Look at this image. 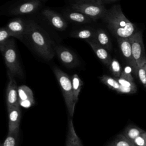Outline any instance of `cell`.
I'll list each match as a JSON object with an SVG mask.
<instances>
[{
	"label": "cell",
	"instance_id": "cell-1",
	"mask_svg": "<svg viewBox=\"0 0 146 146\" xmlns=\"http://www.w3.org/2000/svg\"><path fill=\"white\" fill-rule=\"evenodd\" d=\"M101 20L116 39L129 38L136 31L135 25L124 15L119 4L107 9Z\"/></svg>",
	"mask_w": 146,
	"mask_h": 146
},
{
	"label": "cell",
	"instance_id": "cell-2",
	"mask_svg": "<svg viewBox=\"0 0 146 146\" xmlns=\"http://www.w3.org/2000/svg\"><path fill=\"white\" fill-rule=\"evenodd\" d=\"M24 38L43 59L49 60L54 57V51L51 40L45 31L34 22L29 21L26 23Z\"/></svg>",
	"mask_w": 146,
	"mask_h": 146
},
{
	"label": "cell",
	"instance_id": "cell-3",
	"mask_svg": "<svg viewBox=\"0 0 146 146\" xmlns=\"http://www.w3.org/2000/svg\"><path fill=\"white\" fill-rule=\"evenodd\" d=\"M53 71L61 88L69 116L72 117L75 104L74 102L71 78L58 67H54Z\"/></svg>",
	"mask_w": 146,
	"mask_h": 146
},
{
	"label": "cell",
	"instance_id": "cell-4",
	"mask_svg": "<svg viewBox=\"0 0 146 146\" xmlns=\"http://www.w3.org/2000/svg\"><path fill=\"white\" fill-rule=\"evenodd\" d=\"M8 72L14 76H23V71L21 68L17 55L14 40L13 39H9L2 52Z\"/></svg>",
	"mask_w": 146,
	"mask_h": 146
},
{
	"label": "cell",
	"instance_id": "cell-5",
	"mask_svg": "<svg viewBox=\"0 0 146 146\" xmlns=\"http://www.w3.org/2000/svg\"><path fill=\"white\" fill-rule=\"evenodd\" d=\"M71 9L85 14L93 21L102 19L107 10L104 5L98 1L75 2L71 5Z\"/></svg>",
	"mask_w": 146,
	"mask_h": 146
},
{
	"label": "cell",
	"instance_id": "cell-6",
	"mask_svg": "<svg viewBox=\"0 0 146 146\" xmlns=\"http://www.w3.org/2000/svg\"><path fill=\"white\" fill-rule=\"evenodd\" d=\"M133 58L138 67L146 63V55L143 40L142 33L136 31L129 37Z\"/></svg>",
	"mask_w": 146,
	"mask_h": 146
},
{
	"label": "cell",
	"instance_id": "cell-7",
	"mask_svg": "<svg viewBox=\"0 0 146 146\" xmlns=\"http://www.w3.org/2000/svg\"><path fill=\"white\" fill-rule=\"evenodd\" d=\"M40 5V0H23L13 7L9 13L13 15L33 14L38 10Z\"/></svg>",
	"mask_w": 146,
	"mask_h": 146
},
{
	"label": "cell",
	"instance_id": "cell-8",
	"mask_svg": "<svg viewBox=\"0 0 146 146\" xmlns=\"http://www.w3.org/2000/svg\"><path fill=\"white\" fill-rule=\"evenodd\" d=\"M54 50L60 61L66 67L72 68L79 65L80 62L78 57L70 49L62 46H56Z\"/></svg>",
	"mask_w": 146,
	"mask_h": 146
},
{
	"label": "cell",
	"instance_id": "cell-9",
	"mask_svg": "<svg viewBox=\"0 0 146 146\" xmlns=\"http://www.w3.org/2000/svg\"><path fill=\"white\" fill-rule=\"evenodd\" d=\"M117 42L121 53L128 65L131 66L133 70V74L137 76L138 66L133 58L131 45L129 38H117Z\"/></svg>",
	"mask_w": 146,
	"mask_h": 146
},
{
	"label": "cell",
	"instance_id": "cell-10",
	"mask_svg": "<svg viewBox=\"0 0 146 146\" xmlns=\"http://www.w3.org/2000/svg\"><path fill=\"white\" fill-rule=\"evenodd\" d=\"M7 75L9 78V81L7 84L6 92V100L7 110L15 107L20 106L18 99V87L17 83L12 76L7 71Z\"/></svg>",
	"mask_w": 146,
	"mask_h": 146
},
{
	"label": "cell",
	"instance_id": "cell-11",
	"mask_svg": "<svg viewBox=\"0 0 146 146\" xmlns=\"http://www.w3.org/2000/svg\"><path fill=\"white\" fill-rule=\"evenodd\" d=\"M42 14L48 23L57 30L64 31L67 28L66 19L56 12L47 9L43 10Z\"/></svg>",
	"mask_w": 146,
	"mask_h": 146
},
{
	"label": "cell",
	"instance_id": "cell-12",
	"mask_svg": "<svg viewBox=\"0 0 146 146\" xmlns=\"http://www.w3.org/2000/svg\"><path fill=\"white\" fill-rule=\"evenodd\" d=\"M86 41L90 44L99 60L107 67H108L112 58L108 50L99 44L94 39H87Z\"/></svg>",
	"mask_w": 146,
	"mask_h": 146
},
{
	"label": "cell",
	"instance_id": "cell-13",
	"mask_svg": "<svg viewBox=\"0 0 146 146\" xmlns=\"http://www.w3.org/2000/svg\"><path fill=\"white\" fill-rule=\"evenodd\" d=\"M7 29L13 34L14 37L22 40L26 31V23L19 18H14L8 22Z\"/></svg>",
	"mask_w": 146,
	"mask_h": 146
},
{
	"label": "cell",
	"instance_id": "cell-14",
	"mask_svg": "<svg viewBox=\"0 0 146 146\" xmlns=\"http://www.w3.org/2000/svg\"><path fill=\"white\" fill-rule=\"evenodd\" d=\"M18 99L19 105L23 107H30L35 103L32 90L26 85L18 87Z\"/></svg>",
	"mask_w": 146,
	"mask_h": 146
},
{
	"label": "cell",
	"instance_id": "cell-15",
	"mask_svg": "<svg viewBox=\"0 0 146 146\" xmlns=\"http://www.w3.org/2000/svg\"><path fill=\"white\" fill-rule=\"evenodd\" d=\"M62 13L66 19L74 23L78 24H87L90 23L93 21L88 16L73 9L64 10Z\"/></svg>",
	"mask_w": 146,
	"mask_h": 146
},
{
	"label": "cell",
	"instance_id": "cell-16",
	"mask_svg": "<svg viewBox=\"0 0 146 146\" xmlns=\"http://www.w3.org/2000/svg\"><path fill=\"white\" fill-rule=\"evenodd\" d=\"M9 118V132H13L19 129L21 118V111L20 107H15L7 110Z\"/></svg>",
	"mask_w": 146,
	"mask_h": 146
},
{
	"label": "cell",
	"instance_id": "cell-17",
	"mask_svg": "<svg viewBox=\"0 0 146 146\" xmlns=\"http://www.w3.org/2000/svg\"><path fill=\"white\" fill-rule=\"evenodd\" d=\"M96 31V29L90 27L80 28L72 30L70 33V36L74 38L84 39L86 40L87 39H94Z\"/></svg>",
	"mask_w": 146,
	"mask_h": 146
},
{
	"label": "cell",
	"instance_id": "cell-18",
	"mask_svg": "<svg viewBox=\"0 0 146 146\" xmlns=\"http://www.w3.org/2000/svg\"><path fill=\"white\" fill-rule=\"evenodd\" d=\"M66 146H83L79 137L76 133L73 121L71 117L68 120V131Z\"/></svg>",
	"mask_w": 146,
	"mask_h": 146
},
{
	"label": "cell",
	"instance_id": "cell-19",
	"mask_svg": "<svg viewBox=\"0 0 146 146\" xmlns=\"http://www.w3.org/2000/svg\"><path fill=\"white\" fill-rule=\"evenodd\" d=\"M94 39L108 51H110L111 50L112 43L110 38L104 29L101 28L96 29Z\"/></svg>",
	"mask_w": 146,
	"mask_h": 146
},
{
	"label": "cell",
	"instance_id": "cell-20",
	"mask_svg": "<svg viewBox=\"0 0 146 146\" xmlns=\"http://www.w3.org/2000/svg\"><path fill=\"white\" fill-rule=\"evenodd\" d=\"M144 131H145L135 125L129 124L124 129L121 133L130 140L133 141Z\"/></svg>",
	"mask_w": 146,
	"mask_h": 146
},
{
	"label": "cell",
	"instance_id": "cell-21",
	"mask_svg": "<svg viewBox=\"0 0 146 146\" xmlns=\"http://www.w3.org/2000/svg\"><path fill=\"white\" fill-rule=\"evenodd\" d=\"M71 81L74 98V102L76 104V103L78 101L79 95L83 85V82L79 78V75L76 74H74V75H72V76H71Z\"/></svg>",
	"mask_w": 146,
	"mask_h": 146
},
{
	"label": "cell",
	"instance_id": "cell-22",
	"mask_svg": "<svg viewBox=\"0 0 146 146\" xmlns=\"http://www.w3.org/2000/svg\"><path fill=\"white\" fill-rule=\"evenodd\" d=\"M100 80L108 88L118 92L120 87V84L117 80L116 78H113L107 75H103L100 77Z\"/></svg>",
	"mask_w": 146,
	"mask_h": 146
},
{
	"label": "cell",
	"instance_id": "cell-23",
	"mask_svg": "<svg viewBox=\"0 0 146 146\" xmlns=\"http://www.w3.org/2000/svg\"><path fill=\"white\" fill-rule=\"evenodd\" d=\"M19 129L13 132H9L7 136L1 146H17L18 141Z\"/></svg>",
	"mask_w": 146,
	"mask_h": 146
},
{
	"label": "cell",
	"instance_id": "cell-24",
	"mask_svg": "<svg viewBox=\"0 0 146 146\" xmlns=\"http://www.w3.org/2000/svg\"><path fill=\"white\" fill-rule=\"evenodd\" d=\"M110 145L111 146H135L132 141L127 138L122 133L118 135Z\"/></svg>",
	"mask_w": 146,
	"mask_h": 146
},
{
	"label": "cell",
	"instance_id": "cell-25",
	"mask_svg": "<svg viewBox=\"0 0 146 146\" xmlns=\"http://www.w3.org/2000/svg\"><path fill=\"white\" fill-rule=\"evenodd\" d=\"M110 72L115 78L120 77L122 68L119 62L115 58H112L108 66Z\"/></svg>",
	"mask_w": 146,
	"mask_h": 146
},
{
	"label": "cell",
	"instance_id": "cell-26",
	"mask_svg": "<svg viewBox=\"0 0 146 146\" xmlns=\"http://www.w3.org/2000/svg\"><path fill=\"white\" fill-rule=\"evenodd\" d=\"M10 36H14L13 34L7 29L3 27L0 29V50L2 52Z\"/></svg>",
	"mask_w": 146,
	"mask_h": 146
},
{
	"label": "cell",
	"instance_id": "cell-27",
	"mask_svg": "<svg viewBox=\"0 0 146 146\" xmlns=\"http://www.w3.org/2000/svg\"><path fill=\"white\" fill-rule=\"evenodd\" d=\"M137 76L142 85L146 89V63L138 67Z\"/></svg>",
	"mask_w": 146,
	"mask_h": 146
},
{
	"label": "cell",
	"instance_id": "cell-28",
	"mask_svg": "<svg viewBox=\"0 0 146 146\" xmlns=\"http://www.w3.org/2000/svg\"><path fill=\"white\" fill-rule=\"evenodd\" d=\"M133 73V70L129 65H127L122 70L120 78L123 79L133 82V78L132 75V73Z\"/></svg>",
	"mask_w": 146,
	"mask_h": 146
},
{
	"label": "cell",
	"instance_id": "cell-29",
	"mask_svg": "<svg viewBox=\"0 0 146 146\" xmlns=\"http://www.w3.org/2000/svg\"><path fill=\"white\" fill-rule=\"evenodd\" d=\"M116 79L121 86L132 89L135 91H137V87L134 82L129 81V80L123 79L121 78H116Z\"/></svg>",
	"mask_w": 146,
	"mask_h": 146
},
{
	"label": "cell",
	"instance_id": "cell-30",
	"mask_svg": "<svg viewBox=\"0 0 146 146\" xmlns=\"http://www.w3.org/2000/svg\"><path fill=\"white\" fill-rule=\"evenodd\" d=\"M132 141L135 146H146V131H144Z\"/></svg>",
	"mask_w": 146,
	"mask_h": 146
},
{
	"label": "cell",
	"instance_id": "cell-31",
	"mask_svg": "<svg viewBox=\"0 0 146 146\" xmlns=\"http://www.w3.org/2000/svg\"><path fill=\"white\" fill-rule=\"evenodd\" d=\"M118 0H98V2L102 4H106V3H109L111 2H116Z\"/></svg>",
	"mask_w": 146,
	"mask_h": 146
},
{
	"label": "cell",
	"instance_id": "cell-32",
	"mask_svg": "<svg viewBox=\"0 0 146 146\" xmlns=\"http://www.w3.org/2000/svg\"><path fill=\"white\" fill-rule=\"evenodd\" d=\"M98 0H77L75 2H96Z\"/></svg>",
	"mask_w": 146,
	"mask_h": 146
},
{
	"label": "cell",
	"instance_id": "cell-33",
	"mask_svg": "<svg viewBox=\"0 0 146 146\" xmlns=\"http://www.w3.org/2000/svg\"><path fill=\"white\" fill-rule=\"evenodd\" d=\"M40 1H43V2H45V1H47V0H40Z\"/></svg>",
	"mask_w": 146,
	"mask_h": 146
},
{
	"label": "cell",
	"instance_id": "cell-34",
	"mask_svg": "<svg viewBox=\"0 0 146 146\" xmlns=\"http://www.w3.org/2000/svg\"><path fill=\"white\" fill-rule=\"evenodd\" d=\"M109 146H111V145H109Z\"/></svg>",
	"mask_w": 146,
	"mask_h": 146
},
{
	"label": "cell",
	"instance_id": "cell-35",
	"mask_svg": "<svg viewBox=\"0 0 146 146\" xmlns=\"http://www.w3.org/2000/svg\"><path fill=\"white\" fill-rule=\"evenodd\" d=\"M0 146H1V145H0Z\"/></svg>",
	"mask_w": 146,
	"mask_h": 146
}]
</instances>
